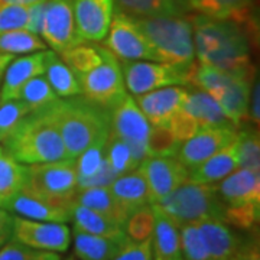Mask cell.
<instances>
[{"label":"cell","mask_w":260,"mask_h":260,"mask_svg":"<svg viewBox=\"0 0 260 260\" xmlns=\"http://www.w3.org/2000/svg\"><path fill=\"white\" fill-rule=\"evenodd\" d=\"M45 2V0H0V6L3 5H20V6H30L34 3Z\"/></svg>","instance_id":"cell-52"},{"label":"cell","mask_w":260,"mask_h":260,"mask_svg":"<svg viewBox=\"0 0 260 260\" xmlns=\"http://www.w3.org/2000/svg\"><path fill=\"white\" fill-rule=\"evenodd\" d=\"M110 132L124 140L132 149L133 156L138 162L146 158V140L150 130V123L139 109L133 97L124 95L117 106L109 112Z\"/></svg>","instance_id":"cell-10"},{"label":"cell","mask_w":260,"mask_h":260,"mask_svg":"<svg viewBox=\"0 0 260 260\" xmlns=\"http://www.w3.org/2000/svg\"><path fill=\"white\" fill-rule=\"evenodd\" d=\"M249 112H250L251 120L259 126L260 121V84L259 80H253L250 90V99H249Z\"/></svg>","instance_id":"cell-51"},{"label":"cell","mask_w":260,"mask_h":260,"mask_svg":"<svg viewBox=\"0 0 260 260\" xmlns=\"http://www.w3.org/2000/svg\"><path fill=\"white\" fill-rule=\"evenodd\" d=\"M185 110L195 123L198 124L200 130L207 127H234L233 123L225 116L220 107L218 102L205 91H189L186 100L182 104Z\"/></svg>","instance_id":"cell-26"},{"label":"cell","mask_w":260,"mask_h":260,"mask_svg":"<svg viewBox=\"0 0 260 260\" xmlns=\"http://www.w3.org/2000/svg\"><path fill=\"white\" fill-rule=\"evenodd\" d=\"M104 47H93V45H75V47L67 49L64 52H61V59L65 64L68 65L75 75L84 74L91 71L93 68L99 67L104 59Z\"/></svg>","instance_id":"cell-35"},{"label":"cell","mask_w":260,"mask_h":260,"mask_svg":"<svg viewBox=\"0 0 260 260\" xmlns=\"http://www.w3.org/2000/svg\"><path fill=\"white\" fill-rule=\"evenodd\" d=\"M45 41L26 29H16L0 35V52L10 55H28L38 51H45Z\"/></svg>","instance_id":"cell-34"},{"label":"cell","mask_w":260,"mask_h":260,"mask_svg":"<svg viewBox=\"0 0 260 260\" xmlns=\"http://www.w3.org/2000/svg\"><path fill=\"white\" fill-rule=\"evenodd\" d=\"M181 251L184 260H211L205 247L203 236L195 224H185L179 227Z\"/></svg>","instance_id":"cell-41"},{"label":"cell","mask_w":260,"mask_h":260,"mask_svg":"<svg viewBox=\"0 0 260 260\" xmlns=\"http://www.w3.org/2000/svg\"><path fill=\"white\" fill-rule=\"evenodd\" d=\"M2 143L5 150L23 165L67 159L61 135L45 112L29 113Z\"/></svg>","instance_id":"cell-3"},{"label":"cell","mask_w":260,"mask_h":260,"mask_svg":"<svg viewBox=\"0 0 260 260\" xmlns=\"http://www.w3.org/2000/svg\"><path fill=\"white\" fill-rule=\"evenodd\" d=\"M230 260H260L257 239L243 240L239 250L236 251V254Z\"/></svg>","instance_id":"cell-49"},{"label":"cell","mask_w":260,"mask_h":260,"mask_svg":"<svg viewBox=\"0 0 260 260\" xmlns=\"http://www.w3.org/2000/svg\"><path fill=\"white\" fill-rule=\"evenodd\" d=\"M45 73V51L13 58L3 73V83L0 88V102L16 100L20 90L34 77Z\"/></svg>","instance_id":"cell-17"},{"label":"cell","mask_w":260,"mask_h":260,"mask_svg":"<svg viewBox=\"0 0 260 260\" xmlns=\"http://www.w3.org/2000/svg\"><path fill=\"white\" fill-rule=\"evenodd\" d=\"M67 260H75V259H74V257H68V259H67Z\"/></svg>","instance_id":"cell-54"},{"label":"cell","mask_w":260,"mask_h":260,"mask_svg":"<svg viewBox=\"0 0 260 260\" xmlns=\"http://www.w3.org/2000/svg\"><path fill=\"white\" fill-rule=\"evenodd\" d=\"M218 195L225 207L260 204V172L237 168L217 185Z\"/></svg>","instance_id":"cell-18"},{"label":"cell","mask_w":260,"mask_h":260,"mask_svg":"<svg viewBox=\"0 0 260 260\" xmlns=\"http://www.w3.org/2000/svg\"><path fill=\"white\" fill-rule=\"evenodd\" d=\"M112 260H153L152 256V237L143 242H127L123 244L119 253Z\"/></svg>","instance_id":"cell-47"},{"label":"cell","mask_w":260,"mask_h":260,"mask_svg":"<svg viewBox=\"0 0 260 260\" xmlns=\"http://www.w3.org/2000/svg\"><path fill=\"white\" fill-rule=\"evenodd\" d=\"M25 189L48 203L70 210L78 192V179L74 159H61L45 164L28 165Z\"/></svg>","instance_id":"cell-6"},{"label":"cell","mask_w":260,"mask_h":260,"mask_svg":"<svg viewBox=\"0 0 260 260\" xmlns=\"http://www.w3.org/2000/svg\"><path fill=\"white\" fill-rule=\"evenodd\" d=\"M237 138L234 127H207L181 143L177 159L189 171L201 165L217 152L229 146Z\"/></svg>","instance_id":"cell-14"},{"label":"cell","mask_w":260,"mask_h":260,"mask_svg":"<svg viewBox=\"0 0 260 260\" xmlns=\"http://www.w3.org/2000/svg\"><path fill=\"white\" fill-rule=\"evenodd\" d=\"M195 225L203 236L211 260H230L243 242L223 220H203Z\"/></svg>","instance_id":"cell-21"},{"label":"cell","mask_w":260,"mask_h":260,"mask_svg":"<svg viewBox=\"0 0 260 260\" xmlns=\"http://www.w3.org/2000/svg\"><path fill=\"white\" fill-rule=\"evenodd\" d=\"M114 0H73L75 28L83 42H103L114 16Z\"/></svg>","instance_id":"cell-15"},{"label":"cell","mask_w":260,"mask_h":260,"mask_svg":"<svg viewBox=\"0 0 260 260\" xmlns=\"http://www.w3.org/2000/svg\"><path fill=\"white\" fill-rule=\"evenodd\" d=\"M107 140H109V135L95 140L93 145H90L78 158L75 159V171H77L78 188L88 178H91L94 174H97L99 169L104 164L106 150H107Z\"/></svg>","instance_id":"cell-36"},{"label":"cell","mask_w":260,"mask_h":260,"mask_svg":"<svg viewBox=\"0 0 260 260\" xmlns=\"http://www.w3.org/2000/svg\"><path fill=\"white\" fill-rule=\"evenodd\" d=\"M45 2L34 3L29 6L28 22H26V30L35 34L38 37L42 35V25H44V13H45Z\"/></svg>","instance_id":"cell-48"},{"label":"cell","mask_w":260,"mask_h":260,"mask_svg":"<svg viewBox=\"0 0 260 260\" xmlns=\"http://www.w3.org/2000/svg\"><path fill=\"white\" fill-rule=\"evenodd\" d=\"M260 204H242L225 207L224 205V221L242 230H251L259 221Z\"/></svg>","instance_id":"cell-44"},{"label":"cell","mask_w":260,"mask_h":260,"mask_svg":"<svg viewBox=\"0 0 260 260\" xmlns=\"http://www.w3.org/2000/svg\"><path fill=\"white\" fill-rule=\"evenodd\" d=\"M81 94L88 102L110 112L127 94L124 78L117 58L106 48L104 59L88 73L77 75Z\"/></svg>","instance_id":"cell-8"},{"label":"cell","mask_w":260,"mask_h":260,"mask_svg":"<svg viewBox=\"0 0 260 260\" xmlns=\"http://www.w3.org/2000/svg\"><path fill=\"white\" fill-rule=\"evenodd\" d=\"M188 6L198 15L232 20L246 29L254 25V0H188Z\"/></svg>","instance_id":"cell-20"},{"label":"cell","mask_w":260,"mask_h":260,"mask_svg":"<svg viewBox=\"0 0 260 260\" xmlns=\"http://www.w3.org/2000/svg\"><path fill=\"white\" fill-rule=\"evenodd\" d=\"M70 217H71L70 221H73L74 224V230L78 232L95 234V236H106V237L126 236L124 229L121 225L75 201L70 205Z\"/></svg>","instance_id":"cell-31"},{"label":"cell","mask_w":260,"mask_h":260,"mask_svg":"<svg viewBox=\"0 0 260 260\" xmlns=\"http://www.w3.org/2000/svg\"><path fill=\"white\" fill-rule=\"evenodd\" d=\"M109 189L127 215L143 205L152 204L146 181L138 169L116 178L109 185Z\"/></svg>","instance_id":"cell-25"},{"label":"cell","mask_w":260,"mask_h":260,"mask_svg":"<svg viewBox=\"0 0 260 260\" xmlns=\"http://www.w3.org/2000/svg\"><path fill=\"white\" fill-rule=\"evenodd\" d=\"M126 242L127 236L106 237L74 230V253L80 260H112Z\"/></svg>","instance_id":"cell-27"},{"label":"cell","mask_w":260,"mask_h":260,"mask_svg":"<svg viewBox=\"0 0 260 260\" xmlns=\"http://www.w3.org/2000/svg\"><path fill=\"white\" fill-rule=\"evenodd\" d=\"M12 240L38 250L65 253L71 243V233L65 223L37 221L13 215Z\"/></svg>","instance_id":"cell-11"},{"label":"cell","mask_w":260,"mask_h":260,"mask_svg":"<svg viewBox=\"0 0 260 260\" xmlns=\"http://www.w3.org/2000/svg\"><path fill=\"white\" fill-rule=\"evenodd\" d=\"M44 75L59 99H70L81 94V85L75 73L52 49L45 51Z\"/></svg>","instance_id":"cell-30"},{"label":"cell","mask_w":260,"mask_h":260,"mask_svg":"<svg viewBox=\"0 0 260 260\" xmlns=\"http://www.w3.org/2000/svg\"><path fill=\"white\" fill-rule=\"evenodd\" d=\"M74 201L110 218L121 227H124V223L129 217L120 204L116 201L109 186H90L78 189Z\"/></svg>","instance_id":"cell-29"},{"label":"cell","mask_w":260,"mask_h":260,"mask_svg":"<svg viewBox=\"0 0 260 260\" xmlns=\"http://www.w3.org/2000/svg\"><path fill=\"white\" fill-rule=\"evenodd\" d=\"M15 58V55H10V54H3L0 52V78L3 77V73L6 70V67L10 64V61Z\"/></svg>","instance_id":"cell-53"},{"label":"cell","mask_w":260,"mask_h":260,"mask_svg":"<svg viewBox=\"0 0 260 260\" xmlns=\"http://www.w3.org/2000/svg\"><path fill=\"white\" fill-rule=\"evenodd\" d=\"M192 25L197 62L221 70H240L250 64L247 29L232 22L194 15Z\"/></svg>","instance_id":"cell-1"},{"label":"cell","mask_w":260,"mask_h":260,"mask_svg":"<svg viewBox=\"0 0 260 260\" xmlns=\"http://www.w3.org/2000/svg\"><path fill=\"white\" fill-rule=\"evenodd\" d=\"M117 9L132 18L184 16L189 12L188 0H114Z\"/></svg>","instance_id":"cell-28"},{"label":"cell","mask_w":260,"mask_h":260,"mask_svg":"<svg viewBox=\"0 0 260 260\" xmlns=\"http://www.w3.org/2000/svg\"><path fill=\"white\" fill-rule=\"evenodd\" d=\"M239 168L260 172V139L259 133L253 130L237 132L236 138Z\"/></svg>","instance_id":"cell-38"},{"label":"cell","mask_w":260,"mask_h":260,"mask_svg":"<svg viewBox=\"0 0 260 260\" xmlns=\"http://www.w3.org/2000/svg\"><path fill=\"white\" fill-rule=\"evenodd\" d=\"M41 38L56 54L83 44L75 28L73 0H47Z\"/></svg>","instance_id":"cell-12"},{"label":"cell","mask_w":260,"mask_h":260,"mask_svg":"<svg viewBox=\"0 0 260 260\" xmlns=\"http://www.w3.org/2000/svg\"><path fill=\"white\" fill-rule=\"evenodd\" d=\"M191 65H174L160 61H121L120 68L126 90L133 95L149 93L169 85L191 83Z\"/></svg>","instance_id":"cell-7"},{"label":"cell","mask_w":260,"mask_h":260,"mask_svg":"<svg viewBox=\"0 0 260 260\" xmlns=\"http://www.w3.org/2000/svg\"><path fill=\"white\" fill-rule=\"evenodd\" d=\"M103 42L104 48L120 61H158L153 48L140 30L135 18L121 12L114 13Z\"/></svg>","instance_id":"cell-9"},{"label":"cell","mask_w":260,"mask_h":260,"mask_svg":"<svg viewBox=\"0 0 260 260\" xmlns=\"http://www.w3.org/2000/svg\"><path fill=\"white\" fill-rule=\"evenodd\" d=\"M156 205L178 227L200 223L203 220L224 221V204L215 184L186 181Z\"/></svg>","instance_id":"cell-5"},{"label":"cell","mask_w":260,"mask_h":260,"mask_svg":"<svg viewBox=\"0 0 260 260\" xmlns=\"http://www.w3.org/2000/svg\"><path fill=\"white\" fill-rule=\"evenodd\" d=\"M19 100L26 104L29 113H42L55 104L59 97L56 95L52 87L48 83L47 77L44 74L37 75L25 84L20 90Z\"/></svg>","instance_id":"cell-33"},{"label":"cell","mask_w":260,"mask_h":260,"mask_svg":"<svg viewBox=\"0 0 260 260\" xmlns=\"http://www.w3.org/2000/svg\"><path fill=\"white\" fill-rule=\"evenodd\" d=\"M13 234V215L0 207V247L12 240Z\"/></svg>","instance_id":"cell-50"},{"label":"cell","mask_w":260,"mask_h":260,"mask_svg":"<svg viewBox=\"0 0 260 260\" xmlns=\"http://www.w3.org/2000/svg\"><path fill=\"white\" fill-rule=\"evenodd\" d=\"M184 85H169L136 95V103L152 126H168L188 97Z\"/></svg>","instance_id":"cell-16"},{"label":"cell","mask_w":260,"mask_h":260,"mask_svg":"<svg viewBox=\"0 0 260 260\" xmlns=\"http://www.w3.org/2000/svg\"><path fill=\"white\" fill-rule=\"evenodd\" d=\"M29 6L3 5L0 6V35L10 30L26 28Z\"/></svg>","instance_id":"cell-45"},{"label":"cell","mask_w":260,"mask_h":260,"mask_svg":"<svg viewBox=\"0 0 260 260\" xmlns=\"http://www.w3.org/2000/svg\"><path fill=\"white\" fill-rule=\"evenodd\" d=\"M5 210L16 214L18 217L37 220V221L68 223L71 220L68 208L48 203L41 197L29 192L25 188L5 205Z\"/></svg>","instance_id":"cell-19"},{"label":"cell","mask_w":260,"mask_h":260,"mask_svg":"<svg viewBox=\"0 0 260 260\" xmlns=\"http://www.w3.org/2000/svg\"><path fill=\"white\" fill-rule=\"evenodd\" d=\"M106 158L116 177L132 172L139 167V162L133 156V152L129 145L120 138H117L116 135H113L112 132L109 133Z\"/></svg>","instance_id":"cell-37"},{"label":"cell","mask_w":260,"mask_h":260,"mask_svg":"<svg viewBox=\"0 0 260 260\" xmlns=\"http://www.w3.org/2000/svg\"><path fill=\"white\" fill-rule=\"evenodd\" d=\"M0 260H61L59 253L38 250L22 243L9 240L0 247Z\"/></svg>","instance_id":"cell-43"},{"label":"cell","mask_w":260,"mask_h":260,"mask_svg":"<svg viewBox=\"0 0 260 260\" xmlns=\"http://www.w3.org/2000/svg\"><path fill=\"white\" fill-rule=\"evenodd\" d=\"M28 181V165L18 162L9 155L3 146H0V207L19 194Z\"/></svg>","instance_id":"cell-32"},{"label":"cell","mask_w":260,"mask_h":260,"mask_svg":"<svg viewBox=\"0 0 260 260\" xmlns=\"http://www.w3.org/2000/svg\"><path fill=\"white\" fill-rule=\"evenodd\" d=\"M138 171L146 181L152 204L159 203L188 181V169L177 156H149L140 162Z\"/></svg>","instance_id":"cell-13"},{"label":"cell","mask_w":260,"mask_h":260,"mask_svg":"<svg viewBox=\"0 0 260 260\" xmlns=\"http://www.w3.org/2000/svg\"><path fill=\"white\" fill-rule=\"evenodd\" d=\"M152 45L158 61L174 65L195 62L194 35L191 20L185 16L135 18Z\"/></svg>","instance_id":"cell-4"},{"label":"cell","mask_w":260,"mask_h":260,"mask_svg":"<svg viewBox=\"0 0 260 260\" xmlns=\"http://www.w3.org/2000/svg\"><path fill=\"white\" fill-rule=\"evenodd\" d=\"M155 225L152 233L153 260H184L181 251L179 227L156 204H152Z\"/></svg>","instance_id":"cell-22"},{"label":"cell","mask_w":260,"mask_h":260,"mask_svg":"<svg viewBox=\"0 0 260 260\" xmlns=\"http://www.w3.org/2000/svg\"><path fill=\"white\" fill-rule=\"evenodd\" d=\"M239 168L236 140L217 152L201 165L188 171V181L197 184H217Z\"/></svg>","instance_id":"cell-24"},{"label":"cell","mask_w":260,"mask_h":260,"mask_svg":"<svg viewBox=\"0 0 260 260\" xmlns=\"http://www.w3.org/2000/svg\"><path fill=\"white\" fill-rule=\"evenodd\" d=\"M155 215L152 204L143 205L130 214L124 223V233L132 242H143L152 237Z\"/></svg>","instance_id":"cell-39"},{"label":"cell","mask_w":260,"mask_h":260,"mask_svg":"<svg viewBox=\"0 0 260 260\" xmlns=\"http://www.w3.org/2000/svg\"><path fill=\"white\" fill-rule=\"evenodd\" d=\"M253 80H254V74L242 75L233 80L215 99L220 104L224 116L236 127H239L249 114V99H250Z\"/></svg>","instance_id":"cell-23"},{"label":"cell","mask_w":260,"mask_h":260,"mask_svg":"<svg viewBox=\"0 0 260 260\" xmlns=\"http://www.w3.org/2000/svg\"><path fill=\"white\" fill-rule=\"evenodd\" d=\"M181 142L175 139L168 126H152L146 140V158L149 156H177Z\"/></svg>","instance_id":"cell-40"},{"label":"cell","mask_w":260,"mask_h":260,"mask_svg":"<svg viewBox=\"0 0 260 260\" xmlns=\"http://www.w3.org/2000/svg\"><path fill=\"white\" fill-rule=\"evenodd\" d=\"M45 113L61 135L67 159L75 160L90 145L110 132L109 112L85 97L59 99Z\"/></svg>","instance_id":"cell-2"},{"label":"cell","mask_w":260,"mask_h":260,"mask_svg":"<svg viewBox=\"0 0 260 260\" xmlns=\"http://www.w3.org/2000/svg\"><path fill=\"white\" fill-rule=\"evenodd\" d=\"M28 114L26 104L19 99L0 102V142L6 139Z\"/></svg>","instance_id":"cell-42"},{"label":"cell","mask_w":260,"mask_h":260,"mask_svg":"<svg viewBox=\"0 0 260 260\" xmlns=\"http://www.w3.org/2000/svg\"><path fill=\"white\" fill-rule=\"evenodd\" d=\"M168 129L172 132V135L175 136L178 142L182 143L186 139H189L191 136H194L195 133L200 130V127L195 123L194 119L181 107V110L171 119L169 124H168Z\"/></svg>","instance_id":"cell-46"}]
</instances>
